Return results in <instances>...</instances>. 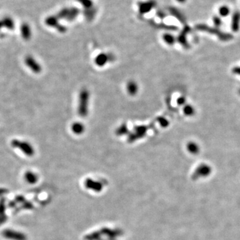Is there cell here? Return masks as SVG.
<instances>
[{"label": "cell", "mask_w": 240, "mask_h": 240, "mask_svg": "<svg viewBox=\"0 0 240 240\" xmlns=\"http://www.w3.org/2000/svg\"><path fill=\"white\" fill-rule=\"evenodd\" d=\"M158 119L159 123L161 125L162 127H167L169 125V122L166 118H164L163 117H159Z\"/></svg>", "instance_id": "cell-18"}, {"label": "cell", "mask_w": 240, "mask_h": 240, "mask_svg": "<svg viewBox=\"0 0 240 240\" xmlns=\"http://www.w3.org/2000/svg\"><path fill=\"white\" fill-rule=\"evenodd\" d=\"M239 94H240V90H239Z\"/></svg>", "instance_id": "cell-22"}, {"label": "cell", "mask_w": 240, "mask_h": 240, "mask_svg": "<svg viewBox=\"0 0 240 240\" xmlns=\"http://www.w3.org/2000/svg\"><path fill=\"white\" fill-rule=\"evenodd\" d=\"M24 179L28 183L33 185L38 182V176L32 171H27L24 173Z\"/></svg>", "instance_id": "cell-9"}, {"label": "cell", "mask_w": 240, "mask_h": 240, "mask_svg": "<svg viewBox=\"0 0 240 240\" xmlns=\"http://www.w3.org/2000/svg\"><path fill=\"white\" fill-rule=\"evenodd\" d=\"M148 128L145 126H138L133 128V132L129 135L128 142L132 143L146 136Z\"/></svg>", "instance_id": "cell-4"}, {"label": "cell", "mask_w": 240, "mask_h": 240, "mask_svg": "<svg viewBox=\"0 0 240 240\" xmlns=\"http://www.w3.org/2000/svg\"><path fill=\"white\" fill-rule=\"evenodd\" d=\"M112 56L109 54H107L105 53H101L98 54L94 59V62L96 66L99 67H103L109 62L112 61Z\"/></svg>", "instance_id": "cell-8"}, {"label": "cell", "mask_w": 240, "mask_h": 240, "mask_svg": "<svg viewBox=\"0 0 240 240\" xmlns=\"http://www.w3.org/2000/svg\"><path fill=\"white\" fill-rule=\"evenodd\" d=\"M212 173V168L207 164H202L199 166L192 174V179H197L200 178H206Z\"/></svg>", "instance_id": "cell-5"}, {"label": "cell", "mask_w": 240, "mask_h": 240, "mask_svg": "<svg viewBox=\"0 0 240 240\" xmlns=\"http://www.w3.org/2000/svg\"><path fill=\"white\" fill-rule=\"evenodd\" d=\"M22 34L23 39H29L31 37V32H30V29L28 26H23L22 28Z\"/></svg>", "instance_id": "cell-13"}, {"label": "cell", "mask_w": 240, "mask_h": 240, "mask_svg": "<svg viewBox=\"0 0 240 240\" xmlns=\"http://www.w3.org/2000/svg\"><path fill=\"white\" fill-rule=\"evenodd\" d=\"M183 113L187 116H192L195 113V109L193 106H190V105H187L183 108Z\"/></svg>", "instance_id": "cell-14"}, {"label": "cell", "mask_w": 240, "mask_h": 240, "mask_svg": "<svg viewBox=\"0 0 240 240\" xmlns=\"http://www.w3.org/2000/svg\"><path fill=\"white\" fill-rule=\"evenodd\" d=\"M151 7H152V5L151 4H149V3H143V6H140V10H141V12L142 13H146V12H148V10L151 9Z\"/></svg>", "instance_id": "cell-17"}, {"label": "cell", "mask_w": 240, "mask_h": 240, "mask_svg": "<svg viewBox=\"0 0 240 240\" xmlns=\"http://www.w3.org/2000/svg\"><path fill=\"white\" fill-rule=\"evenodd\" d=\"M164 42L168 45H173L175 43V38L173 36L169 34H165L163 36Z\"/></svg>", "instance_id": "cell-16"}, {"label": "cell", "mask_w": 240, "mask_h": 240, "mask_svg": "<svg viewBox=\"0 0 240 240\" xmlns=\"http://www.w3.org/2000/svg\"><path fill=\"white\" fill-rule=\"evenodd\" d=\"M72 131L76 135H81L85 131V126L81 122H74L72 125Z\"/></svg>", "instance_id": "cell-11"}, {"label": "cell", "mask_w": 240, "mask_h": 240, "mask_svg": "<svg viewBox=\"0 0 240 240\" xmlns=\"http://www.w3.org/2000/svg\"><path fill=\"white\" fill-rule=\"evenodd\" d=\"M79 2H81L83 5H84L85 7L92 6V2H90L89 0H79Z\"/></svg>", "instance_id": "cell-19"}, {"label": "cell", "mask_w": 240, "mask_h": 240, "mask_svg": "<svg viewBox=\"0 0 240 240\" xmlns=\"http://www.w3.org/2000/svg\"><path fill=\"white\" fill-rule=\"evenodd\" d=\"M89 92L88 89H83L79 94L78 113L79 116L86 117L89 113Z\"/></svg>", "instance_id": "cell-1"}, {"label": "cell", "mask_w": 240, "mask_h": 240, "mask_svg": "<svg viewBox=\"0 0 240 240\" xmlns=\"http://www.w3.org/2000/svg\"><path fill=\"white\" fill-rule=\"evenodd\" d=\"M84 186L86 188L92 190L96 193H99L103 190V184L99 182L93 180L92 179L88 178L84 182Z\"/></svg>", "instance_id": "cell-7"}, {"label": "cell", "mask_w": 240, "mask_h": 240, "mask_svg": "<svg viewBox=\"0 0 240 240\" xmlns=\"http://www.w3.org/2000/svg\"><path fill=\"white\" fill-rule=\"evenodd\" d=\"M2 236L9 240H27L28 237L23 232L12 229H6L2 232Z\"/></svg>", "instance_id": "cell-3"}, {"label": "cell", "mask_w": 240, "mask_h": 240, "mask_svg": "<svg viewBox=\"0 0 240 240\" xmlns=\"http://www.w3.org/2000/svg\"><path fill=\"white\" fill-rule=\"evenodd\" d=\"M11 146L16 149H19L23 153L28 157H32L35 153V149L32 145L28 142L19 140L18 139H12Z\"/></svg>", "instance_id": "cell-2"}, {"label": "cell", "mask_w": 240, "mask_h": 240, "mask_svg": "<svg viewBox=\"0 0 240 240\" xmlns=\"http://www.w3.org/2000/svg\"><path fill=\"white\" fill-rule=\"evenodd\" d=\"M25 64L35 73H39L42 72V66L32 56H27L24 59Z\"/></svg>", "instance_id": "cell-6"}, {"label": "cell", "mask_w": 240, "mask_h": 240, "mask_svg": "<svg viewBox=\"0 0 240 240\" xmlns=\"http://www.w3.org/2000/svg\"><path fill=\"white\" fill-rule=\"evenodd\" d=\"M188 151L192 154H197L199 152V147L198 145L193 142H190L187 145Z\"/></svg>", "instance_id": "cell-12"}, {"label": "cell", "mask_w": 240, "mask_h": 240, "mask_svg": "<svg viewBox=\"0 0 240 240\" xmlns=\"http://www.w3.org/2000/svg\"><path fill=\"white\" fill-rule=\"evenodd\" d=\"M126 90L130 96H135L138 92V86L137 83L131 80L127 83Z\"/></svg>", "instance_id": "cell-10"}, {"label": "cell", "mask_w": 240, "mask_h": 240, "mask_svg": "<svg viewBox=\"0 0 240 240\" xmlns=\"http://www.w3.org/2000/svg\"><path fill=\"white\" fill-rule=\"evenodd\" d=\"M233 72L234 73H236V74L239 75V76H240V68L237 67V68H233Z\"/></svg>", "instance_id": "cell-21"}, {"label": "cell", "mask_w": 240, "mask_h": 240, "mask_svg": "<svg viewBox=\"0 0 240 240\" xmlns=\"http://www.w3.org/2000/svg\"><path fill=\"white\" fill-rule=\"evenodd\" d=\"M128 132V127L126 126V124H122L116 130V134L118 136H122V135L126 134V133Z\"/></svg>", "instance_id": "cell-15"}, {"label": "cell", "mask_w": 240, "mask_h": 240, "mask_svg": "<svg viewBox=\"0 0 240 240\" xmlns=\"http://www.w3.org/2000/svg\"><path fill=\"white\" fill-rule=\"evenodd\" d=\"M185 102H186V99L183 97H180L178 99V103L179 106H182V105H183L185 103Z\"/></svg>", "instance_id": "cell-20"}]
</instances>
